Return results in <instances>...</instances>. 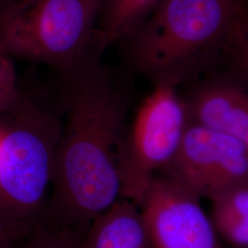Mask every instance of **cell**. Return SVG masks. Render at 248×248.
<instances>
[{
	"label": "cell",
	"instance_id": "1",
	"mask_svg": "<svg viewBox=\"0 0 248 248\" xmlns=\"http://www.w3.org/2000/svg\"><path fill=\"white\" fill-rule=\"evenodd\" d=\"M96 45L62 73L64 122L53 166V195L39 222L83 235L122 198L118 148L129 93L101 62Z\"/></svg>",
	"mask_w": 248,
	"mask_h": 248
},
{
	"label": "cell",
	"instance_id": "2",
	"mask_svg": "<svg viewBox=\"0 0 248 248\" xmlns=\"http://www.w3.org/2000/svg\"><path fill=\"white\" fill-rule=\"evenodd\" d=\"M248 28V0H166L123 38L133 70L177 87L229 56Z\"/></svg>",
	"mask_w": 248,
	"mask_h": 248
},
{
	"label": "cell",
	"instance_id": "3",
	"mask_svg": "<svg viewBox=\"0 0 248 248\" xmlns=\"http://www.w3.org/2000/svg\"><path fill=\"white\" fill-rule=\"evenodd\" d=\"M104 0H0V52L65 73L94 45Z\"/></svg>",
	"mask_w": 248,
	"mask_h": 248
},
{
	"label": "cell",
	"instance_id": "4",
	"mask_svg": "<svg viewBox=\"0 0 248 248\" xmlns=\"http://www.w3.org/2000/svg\"><path fill=\"white\" fill-rule=\"evenodd\" d=\"M0 131V213L34 224L46 204L60 124L24 98Z\"/></svg>",
	"mask_w": 248,
	"mask_h": 248
},
{
	"label": "cell",
	"instance_id": "5",
	"mask_svg": "<svg viewBox=\"0 0 248 248\" xmlns=\"http://www.w3.org/2000/svg\"><path fill=\"white\" fill-rule=\"evenodd\" d=\"M188 124L186 102L177 87L155 86L119 144L122 198L140 205L151 180L176 155Z\"/></svg>",
	"mask_w": 248,
	"mask_h": 248
},
{
	"label": "cell",
	"instance_id": "6",
	"mask_svg": "<svg viewBox=\"0 0 248 248\" xmlns=\"http://www.w3.org/2000/svg\"><path fill=\"white\" fill-rule=\"evenodd\" d=\"M159 173L199 198L212 200L248 186V149L225 133L189 122L176 155Z\"/></svg>",
	"mask_w": 248,
	"mask_h": 248
},
{
	"label": "cell",
	"instance_id": "7",
	"mask_svg": "<svg viewBox=\"0 0 248 248\" xmlns=\"http://www.w3.org/2000/svg\"><path fill=\"white\" fill-rule=\"evenodd\" d=\"M139 208L152 248H222L201 198L169 177L151 180Z\"/></svg>",
	"mask_w": 248,
	"mask_h": 248
},
{
	"label": "cell",
	"instance_id": "8",
	"mask_svg": "<svg viewBox=\"0 0 248 248\" xmlns=\"http://www.w3.org/2000/svg\"><path fill=\"white\" fill-rule=\"evenodd\" d=\"M185 102L189 122L225 133L248 149V89L241 83L209 81Z\"/></svg>",
	"mask_w": 248,
	"mask_h": 248
},
{
	"label": "cell",
	"instance_id": "9",
	"mask_svg": "<svg viewBox=\"0 0 248 248\" xmlns=\"http://www.w3.org/2000/svg\"><path fill=\"white\" fill-rule=\"evenodd\" d=\"M82 248H152L138 205L121 198L90 224Z\"/></svg>",
	"mask_w": 248,
	"mask_h": 248
},
{
	"label": "cell",
	"instance_id": "10",
	"mask_svg": "<svg viewBox=\"0 0 248 248\" xmlns=\"http://www.w3.org/2000/svg\"><path fill=\"white\" fill-rule=\"evenodd\" d=\"M166 0H104L95 42L103 52L130 33Z\"/></svg>",
	"mask_w": 248,
	"mask_h": 248
},
{
	"label": "cell",
	"instance_id": "11",
	"mask_svg": "<svg viewBox=\"0 0 248 248\" xmlns=\"http://www.w3.org/2000/svg\"><path fill=\"white\" fill-rule=\"evenodd\" d=\"M210 202L219 236L233 248H248V186L225 190Z\"/></svg>",
	"mask_w": 248,
	"mask_h": 248
},
{
	"label": "cell",
	"instance_id": "12",
	"mask_svg": "<svg viewBox=\"0 0 248 248\" xmlns=\"http://www.w3.org/2000/svg\"><path fill=\"white\" fill-rule=\"evenodd\" d=\"M80 235L71 231L62 230L34 223L30 235L22 242V248H82Z\"/></svg>",
	"mask_w": 248,
	"mask_h": 248
},
{
	"label": "cell",
	"instance_id": "13",
	"mask_svg": "<svg viewBox=\"0 0 248 248\" xmlns=\"http://www.w3.org/2000/svg\"><path fill=\"white\" fill-rule=\"evenodd\" d=\"M23 99L11 57L0 52V113L10 114L20 106Z\"/></svg>",
	"mask_w": 248,
	"mask_h": 248
},
{
	"label": "cell",
	"instance_id": "14",
	"mask_svg": "<svg viewBox=\"0 0 248 248\" xmlns=\"http://www.w3.org/2000/svg\"><path fill=\"white\" fill-rule=\"evenodd\" d=\"M33 225L0 213V245L26 239L31 232Z\"/></svg>",
	"mask_w": 248,
	"mask_h": 248
},
{
	"label": "cell",
	"instance_id": "15",
	"mask_svg": "<svg viewBox=\"0 0 248 248\" xmlns=\"http://www.w3.org/2000/svg\"><path fill=\"white\" fill-rule=\"evenodd\" d=\"M233 70L244 78L248 77V36L240 41L231 54Z\"/></svg>",
	"mask_w": 248,
	"mask_h": 248
},
{
	"label": "cell",
	"instance_id": "16",
	"mask_svg": "<svg viewBox=\"0 0 248 248\" xmlns=\"http://www.w3.org/2000/svg\"><path fill=\"white\" fill-rule=\"evenodd\" d=\"M22 242H9V243H5L0 245V248H22Z\"/></svg>",
	"mask_w": 248,
	"mask_h": 248
}]
</instances>
